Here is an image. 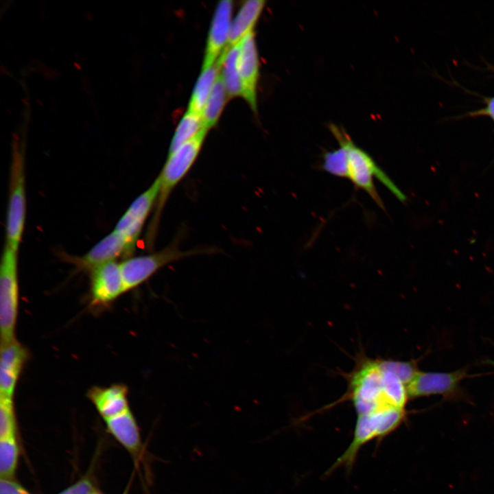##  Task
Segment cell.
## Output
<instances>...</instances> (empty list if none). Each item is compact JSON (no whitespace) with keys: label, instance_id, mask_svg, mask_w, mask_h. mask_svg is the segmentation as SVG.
<instances>
[{"label":"cell","instance_id":"52a82bcc","mask_svg":"<svg viewBox=\"0 0 494 494\" xmlns=\"http://www.w3.org/2000/svg\"><path fill=\"white\" fill-rule=\"evenodd\" d=\"M89 306L99 311L109 307L126 292L120 263L108 262L91 270Z\"/></svg>","mask_w":494,"mask_h":494},{"label":"cell","instance_id":"d6986e66","mask_svg":"<svg viewBox=\"0 0 494 494\" xmlns=\"http://www.w3.org/2000/svg\"><path fill=\"white\" fill-rule=\"evenodd\" d=\"M227 97V92L220 73L201 114L206 128L209 130L215 125L223 110Z\"/></svg>","mask_w":494,"mask_h":494},{"label":"cell","instance_id":"83f0119b","mask_svg":"<svg viewBox=\"0 0 494 494\" xmlns=\"http://www.w3.org/2000/svg\"><path fill=\"white\" fill-rule=\"evenodd\" d=\"M471 116H487L494 122V97L486 100L484 108L471 113Z\"/></svg>","mask_w":494,"mask_h":494},{"label":"cell","instance_id":"2e32d148","mask_svg":"<svg viewBox=\"0 0 494 494\" xmlns=\"http://www.w3.org/2000/svg\"><path fill=\"white\" fill-rule=\"evenodd\" d=\"M263 0L245 1L232 21L229 38L225 49L238 44L249 32L253 31L265 5Z\"/></svg>","mask_w":494,"mask_h":494},{"label":"cell","instance_id":"4316f807","mask_svg":"<svg viewBox=\"0 0 494 494\" xmlns=\"http://www.w3.org/2000/svg\"><path fill=\"white\" fill-rule=\"evenodd\" d=\"M92 490L91 482L87 479H82L59 494H89Z\"/></svg>","mask_w":494,"mask_h":494},{"label":"cell","instance_id":"7402d4cb","mask_svg":"<svg viewBox=\"0 0 494 494\" xmlns=\"http://www.w3.org/2000/svg\"><path fill=\"white\" fill-rule=\"evenodd\" d=\"M19 448L15 434L0 438V476L12 479L15 473Z\"/></svg>","mask_w":494,"mask_h":494},{"label":"cell","instance_id":"7a4b0ae2","mask_svg":"<svg viewBox=\"0 0 494 494\" xmlns=\"http://www.w3.org/2000/svg\"><path fill=\"white\" fill-rule=\"evenodd\" d=\"M208 130L206 128H203L195 137L184 143L174 152L168 154L166 162L157 177L159 189L154 207V216L148 233L150 239H154L160 216L170 193L195 163L204 143Z\"/></svg>","mask_w":494,"mask_h":494},{"label":"cell","instance_id":"3957f363","mask_svg":"<svg viewBox=\"0 0 494 494\" xmlns=\"http://www.w3.org/2000/svg\"><path fill=\"white\" fill-rule=\"evenodd\" d=\"M348 379L349 389L346 397L352 401L357 416L397 408L384 396L382 369L378 360L361 358Z\"/></svg>","mask_w":494,"mask_h":494},{"label":"cell","instance_id":"ac0fdd59","mask_svg":"<svg viewBox=\"0 0 494 494\" xmlns=\"http://www.w3.org/2000/svg\"><path fill=\"white\" fill-rule=\"evenodd\" d=\"M239 43L224 49L218 60L222 63V77L228 97H242V87L239 78L237 61Z\"/></svg>","mask_w":494,"mask_h":494},{"label":"cell","instance_id":"8fae6325","mask_svg":"<svg viewBox=\"0 0 494 494\" xmlns=\"http://www.w3.org/2000/svg\"><path fill=\"white\" fill-rule=\"evenodd\" d=\"M238 71L244 98L254 112L257 111V87L259 59L255 32L252 31L239 42Z\"/></svg>","mask_w":494,"mask_h":494},{"label":"cell","instance_id":"603a6c76","mask_svg":"<svg viewBox=\"0 0 494 494\" xmlns=\"http://www.w3.org/2000/svg\"><path fill=\"white\" fill-rule=\"evenodd\" d=\"M321 168L335 176L348 178V158L346 148L340 147L323 154Z\"/></svg>","mask_w":494,"mask_h":494},{"label":"cell","instance_id":"44dd1931","mask_svg":"<svg viewBox=\"0 0 494 494\" xmlns=\"http://www.w3.org/2000/svg\"><path fill=\"white\" fill-rule=\"evenodd\" d=\"M381 369L382 389L385 397L392 405L405 408L409 399L406 386L393 373Z\"/></svg>","mask_w":494,"mask_h":494},{"label":"cell","instance_id":"7c38bea8","mask_svg":"<svg viewBox=\"0 0 494 494\" xmlns=\"http://www.w3.org/2000/svg\"><path fill=\"white\" fill-rule=\"evenodd\" d=\"M233 2L228 0L218 3L211 24L202 69L213 65L225 49L231 31Z\"/></svg>","mask_w":494,"mask_h":494},{"label":"cell","instance_id":"d4e9b609","mask_svg":"<svg viewBox=\"0 0 494 494\" xmlns=\"http://www.w3.org/2000/svg\"><path fill=\"white\" fill-rule=\"evenodd\" d=\"M16 433L13 399L0 397V438Z\"/></svg>","mask_w":494,"mask_h":494},{"label":"cell","instance_id":"f1b7e54d","mask_svg":"<svg viewBox=\"0 0 494 494\" xmlns=\"http://www.w3.org/2000/svg\"><path fill=\"white\" fill-rule=\"evenodd\" d=\"M89 494H101V493H99L98 491H95V490H93V491L91 493H90Z\"/></svg>","mask_w":494,"mask_h":494},{"label":"cell","instance_id":"9c48e42d","mask_svg":"<svg viewBox=\"0 0 494 494\" xmlns=\"http://www.w3.org/2000/svg\"><path fill=\"white\" fill-rule=\"evenodd\" d=\"M467 375L466 368L448 373L419 370L406 386L408 397L414 399L438 395L450 396L456 393Z\"/></svg>","mask_w":494,"mask_h":494},{"label":"cell","instance_id":"484cf974","mask_svg":"<svg viewBox=\"0 0 494 494\" xmlns=\"http://www.w3.org/2000/svg\"><path fill=\"white\" fill-rule=\"evenodd\" d=\"M0 494H30L12 479L1 478Z\"/></svg>","mask_w":494,"mask_h":494},{"label":"cell","instance_id":"e0dca14e","mask_svg":"<svg viewBox=\"0 0 494 494\" xmlns=\"http://www.w3.org/2000/svg\"><path fill=\"white\" fill-rule=\"evenodd\" d=\"M222 63L217 60L211 67L202 69L192 92L188 112L202 114L214 84L220 73Z\"/></svg>","mask_w":494,"mask_h":494},{"label":"cell","instance_id":"ffe728a7","mask_svg":"<svg viewBox=\"0 0 494 494\" xmlns=\"http://www.w3.org/2000/svg\"><path fill=\"white\" fill-rule=\"evenodd\" d=\"M204 128L201 115L187 111L175 130L171 141L169 154L174 152Z\"/></svg>","mask_w":494,"mask_h":494},{"label":"cell","instance_id":"ba28073f","mask_svg":"<svg viewBox=\"0 0 494 494\" xmlns=\"http://www.w3.org/2000/svg\"><path fill=\"white\" fill-rule=\"evenodd\" d=\"M158 189L156 178L151 185L131 203L114 228V231L123 235L134 246H136L149 214L155 207Z\"/></svg>","mask_w":494,"mask_h":494},{"label":"cell","instance_id":"5b68a950","mask_svg":"<svg viewBox=\"0 0 494 494\" xmlns=\"http://www.w3.org/2000/svg\"><path fill=\"white\" fill-rule=\"evenodd\" d=\"M6 215L5 245L18 250L25 221V174L21 155L14 154L10 169L9 196Z\"/></svg>","mask_w":494,"mask_h":494},{"label":"cell","instance_id":"cb8c5ba5","mask_svg":"<svg viewBox=\"0 0 494 494\" xmlns=\"http://www.w3.org/2000/svg\"><path fill=\"white\" fill-rule=\"evenodd\" d=\"M380 366L393 373L406 386L419 372L415 362L378 360Z\"/></svg>","mask_w":494,"mask_h":494},{"label":"cell","instance_id":"30bf717a","mask_svg":"<svg viewBox=\"0 0 494 494\" xmlns=\"http://www.w3.org/2000/svg\"><path fill=\"white\" fill-rule=\"evenodd\" d=\"M30 357L27 349L16 339L1 344L0 397L12 399Z\"/></svg>","mask_w":494,"mask_h":494},{"label":"cell","instance_id":"6da1fadb","mask_svg":"<svg viewBox=\"0 0 494 494\" xmlns=\"http://www.w3.org/2000/svg\"><path fill=\"white\" fill-rule=\"evenodd\" d=\"M331 131L347 152L348 179L353 185L364 191L381 209L384 202L374 184L373 178L379 180L398 200L405 202L406 197L389 176L375 162L373 158L362 148L357 147L344 131L337 126H331Z\"/></svg>","mask_w":494,"mask_h":494},{"label":"cell","instance_id":"4fadbf2b","mask_svg":"<svg viewBox=\"0 0 494 494\" xmlns=\"http://www.w3.org/2000/svg\"><path fill=\"white\" fill-rule=\"evenodd\" d=\"M135 248L123 235L113 231L85 255L78 259V265L90 270L111 261L123 255H130Z\"/></svg>","mask_w":494,"mask_h":494},{"label":"cell","instance_id":"8992f818","mask_svg":"<svg viewBox=\"0 0 494 494\" xmlns=\"http://www.w3.org/2000/svg\"><path fill=\"white\" fill-rule=\"evenodd\" d=\"M202 252V250L198 249L181 250L173 245L158 252L126 258L120 263L126 292L145 282L164 266Z\"/></svg>","mask_w":494,"mask_h":494},{"label":"cell","instance_id":"5bb4252c","mask_svg":"<svg viewBox=\"0 0 494 494\" xmlns=\"http://www.w3.org/2000/svg\"><path fill=\"white\" fill-rule=\"evenodd\" d=\"M128 388L120 384L108 386H93L87 396L104 419L115 416L129 408Z\"/></svg>","mask_w":494,"mask_h":494},{"label":"cell","instance_id":"277c9868","mask_svg":"<svg viewBox=\"0 0 494 494\" xmlns=\"http://www.w3.org/2000/svg\"><path fill=\"white\" fill-rule=\"evenodd\" d=\"M17 252L8 246L3 249L0 266L1 344L15 340L19 311Z\"/></svg>","mask_w":494,"mask_h":494},{"label":"cell","instance_id":"9a60e30c","mask_svg":"<svg viewBox=\"0 0 494 494\" xmlns=\"http://www.w3.org/2000/svg\"><path fill=\"white\" fill-rule=\"evenodd\" d=\"M104 420L108 430L114 437L138 458L141 452L142 444L138 425L130 408Z\"/></svg>","mask_w":494,"mask_h":494}]
</instances>
